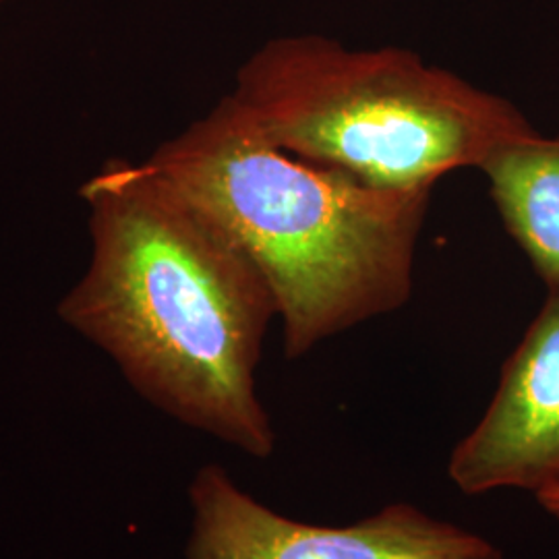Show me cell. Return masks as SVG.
<instances>
[{
    "mask_svg": "<svg viewBox=\"0 0 559 559\" xmlns=\"http://www.w3.org/2000/svg\"><path fill=\"white\" fill-rule=\"evenodd\" d=\"M81 198L92 260L62 321L170 419L272 459L258 365L278 307L260 270L145 162H106Z\"/></svg>",
    "mask_w": 559,
    "mask_h": 559,
    "instance_id": "1",
    "label": "cell"
},
{
    "mask_svg": "<svg viewBox=\"0 0 559 559\" xmlns=\"http://www.w3.org/2000/svg\"><path fill=\"white\" fill-rule=\"evenodd\" d=\"M145 164L260 270L288 359L411 299L433 189H383L295 156L230 96Z\"/></svg>",
    "mask_w": 559,
    "mask_h": 559,
    "instance_id": "2",
    "label": "cell"
},
{
    "mask_svg": "<svg viewBox=\"0 0 559 559\" xmlns=\"http://www.w3.org/2000/svg\"><path fill=\"white\" fill-rule=\"evenodd\" d=\"M228 96L282 150L383 189H433L539 133L512 102L411 50L323 36L263 44Z\"/></svg>",
    "mask_w": 559,
    "mask_h": 559,
    "instance_id": "3",
    "label": "cell"
},
{
    "mask_svg": "<svg viewBox=\"0 0 559 559\" xmlns=\"http://www.w3.org/2000/svg\"><path fill=\"white\" fill-rule=\"evenodd\" d=\"M185 559H506L493 540L392 503L350 524H309L278 514L240 489L221 464L189 483Z\"/></svg>",
    "mask_w": 559,
    "mask_h": 559,
    "instance_id": "4",
    "label": "cell"
},
{
    "mask_svg": "<svg viewBox=\"0 0 559 559\" xmlns=\"http://www.w3.org/2000/svg\"><path fill=\"white\" fill-rule=\"evenodd\" d=\"M448 477L464 496L559 487V288H549L483 419L450 454Z\"/></svg>",
    "mask_w": 559,
    "mask_h": 559,
    "instance_id": "5",
    "label": "cell"
},
{
    "mask_svg": "<svg viewBox=\"0 0 559 559\" xmlns=\"http://www.w3.org/2000/svg\"><path fill=\"white\" fill-rule=\"evenodd\" d=\"M480 170L506 230L547 288H559V138L510 143Z\"/></svg>",
    "mask_w": 559,
    "mask_h": 559,
    "instance_id": "6",
    "label": "cell"
},
{
    "mask_svg": "<svg viewBox=\"0 0 559 559\" xmlns=\"http://www.w3.org/2000/svg\"><path fill=\"white\" fill-rule=\"evenodd\" d=\"M537 500H539L540 508H543L547 514H551L554 519L559 520V487L540 493V496H537Z\"/></svg>",
    "mask_w": 559,
    "mask_h": 559,
    "instance_id": "7",
    "label": "cell"
},
{
    "mask_svg": "<svg viewBox=\"0 0 559 559\" xmlns=\"http://www.w3.org/2000/svg\"><path fill=\"white\" fill-rule=\"evenodd\" d=\"M0 2H4V0H0Z\"/></svg>",
    "mask_w": 559,
    "mask_h": 559,
    "instance_id": "8",
    "label": "cell"
}]
</instances>
